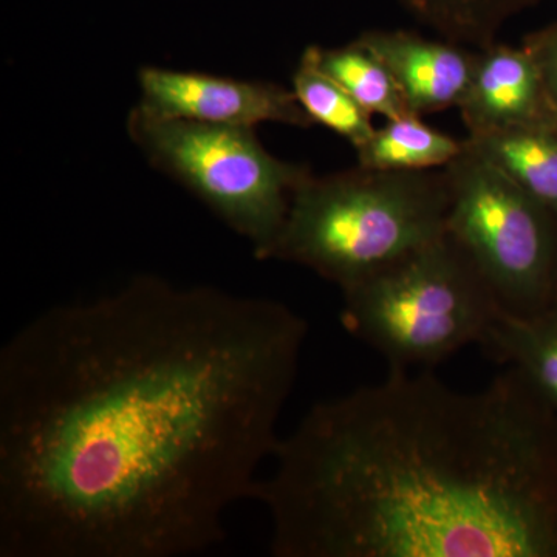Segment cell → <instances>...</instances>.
<instances>
[{"label": "cell", "instance_id": "cell-1", "mask_svg": "<svg viewBox=\"0 0 557 557\" xmlns=\"http://www.w3.org/2000/svg\"><path fill=\"white\" fill-rule=\"evenodd\" d=\"M309 324L138 276L0 351V557H183L225 539L273 458Z\"/></svg>", "mask_w": 557, "mask_h": 557}, {"label": "cell", "instance_id": "cell-2", "mask_svg": "<svg viewBox=\"0 0 557 557\" xmlns=\"http://www.w3.org/2000/svg\"><path fill=\"white\" fill-rule=\"evenodd\" d=\"M271 460L274 557H557V413L519 369L475 392L391 369Z\"/></svg>", "mask_w": 557, "mask_h": 557}, {"label": "cell", "instance_id": "cell-3", "mask_svg": "<svg viewBox=\"0 0 557 557\" xmlns=\"http://www.w3.org/2000/svg\"><path fill=\"white\" fill-rule=\"evenodd\" d=\"M448 209L445 168L311 174L265 260L306 267L343 292L445 236Z\"/></svg>", "mask_w": 557, "mask_h": 557}, {"label": "cell", "instance_id": "cell-4", "mask_svg": "<svg viewBox=\"0 0 557 557\" xmlns=\"http://www.w3.org/2000/svg\"><path fill=\"white\" fill-rule=\"evenodd\" d=\"M343 296L344 329L401 370L429 369L463 347L482 346L504 310L448 233Z\"/></svg>", "mask_w": 557, "mask_h": 557}, {"label": "cell", "instance_id": "cell-5", "mask_svg": "<svg viewBox=\"0 0 557 557\" xmlns=\"http://www.w3.org/2000/svg\"><path fill=\"white\" fill-rule=\"evenodd\" d=\"M127 134L157 171L247 239L260 260L284 226L293 194L311 175L306 164L271 156L249 127L164 119L137 106Z\"/></svg>", "mask_w": 557, "mask_h": 557}, {"label": "cell", "instance_id": "cell-6", "mask_svg": "<svg viewBox=\"0 0 557 557\" xmlns=\"http://www.w3.org/2000/svg\"><path fill=\"white\" fill-rule=\"evenodd\" d=\"M449 209L446 231L472 260L502 309L534 314L553 300L557 219L465 139L445 168Z\"/></svg>", "mask_w": 557, "mask_h": 557}, {"label": "cell", "instance_id": "cell-7", "mask_svg": "<svg viewBox=\"0 0 557 557\" xmlns=\"http://www.w3.org/2000/svg\"><path fill=\"white\" fill-rule=\"evenodd\" d=\"M138 108L164 116L256 129L262 123L309 129L313 120L295 91L265 81L228 78L183 70L141 67Z\"/></svg>", "mask_w": 557, "mask_h": 557}, {"label": "cell", "instance_id": "cell-8", "mask_svg": "<svg viewBox=\"0 0 557 557\" xmlns=\"http://www.w3.org/2000/svg\"><path fill=\"white\" fill-rule=\"evenodd\" d=\"M468 135L557 126L536 61L523 47L493 44L478 50L471 83L460 106Z\"/></svg>", "mask_w": 557, "mask_h": 557}, {"label": "cell", "instance_id": "cell-9", "mask_svg": "<svg viewBox=\"0 0 557 557\" xmlns=\"http://www.w3.org/2000/svg\"><path fill=\"white\" fill-rule=\"evenodd\" d=\"M357 39L391 70L412 115L423 119L460 106L478 50L403 30H369Z\"/></svg>", "mask_w": 557, "mask_h": 557}, {"label": "cell", "instance_id": "cell-10", "mask_svg": "<svg viewBox=\"0 0 557 557\" xmlns=\"http://www.w3.org/2000/svg\"><path fill=\"white\" fill-rule=\"evenodd\" d=\"M465 139L557 219V126L518 127Z\"/></svg>", "mask_w": 557, "mask_h": 557}, {"label": "cell", "instance_id": "cell-11", "mask_svg": "<svg viewBox=\"0 0 557 557\" xmlns=\"http://www.w3.org/2000/svg\"><path fill=\"white\" fill-rule=\"evenodd\" d=\"M482 346L519 369L557 413V306L525 317L502 310Z\"/></svg>", "mask_w": 557, "mask_h": 557}, {"label": "cell", "instance_id": "cell-12", "mask_svg": "<svg viewBox=\"0 0 557 557\" xmlns=\"http://www.w3.org/2000/svg\"><path fill=\"white\" fill-rule=\"evenodd\" d=\"M463 150L465 139L435 131L421 116L405 115L387 120L357 148L358 166L394 172L443 170Z\"/></svg>", "mask_w": 557, "mask_h": 557}, {"label": "cell", "instance_id": "cell-13", "mask_svg": "<svg viewBox=\"0 0 557 557\" xmlns=\"http://www.w3.org/2000/svg\"><path fill=\"white\" fill-rule=\"evenodd\" d=\"M304 57L336 81L370 115L386 120L412 115L391 70L358 39L336 49L309 47Z\"/></svg>", "mask_w": 557, "mask_h": 557}, {"label": "cell", "instance_id": "cell-14", "mask_svg": "<svg viewBox=\"0 0 557 557\" xmlns=\"http://www.w3.org/2000/svg\"><path fill=\"white\" fill-rule=\"evenodd\" d=\"M539 0H401L405 9L440 38L472 50L497 42L509 17Z\"/></svg>", "mask_w": 557, "mask_h": 557}, {"label": "cell", "instance_id": "cell-15", "mask_svg": "<svg viewBox=\"0 0 557 557\" xmlns=\"http://www.w3.org/2000/svg\"><path fill=\"white\" fill-rule=\"evenodd\" d=\"M293 91L314 124L346 138L355 149L368 141L376 129L368 110L304 54L293 75Z\"/></svg>", "mask_w": 557, "mask_h": 557}, {"label": "cell", "instance_id": "cell-16", "mask_svg": "<svg viewBox=\"0 0 557 557\" xmlns=\"http://www.w3.org/2000/svg\"><path fill=\"white\" fill-rule=\"evenodd\" d=\"M522 47L536 61L549 100L557 113V25L528 36Z\"/></svg>", "mask_w": 557, "mask_h": 557}, {"label": "cell", "instance_id": "cell-17", "mask_svg": "<svg viewBox=\"0 0 557 557\" xmlns=\"http://www.w3.org/2000/svg\"><path fill=\"white\" fill-rule=\"evenodd\" d=\"M552 306H557V260H556V273H555V287H553Z\"/></svg>", "mask_w": 557, "mask_h": 557}]
</instances>
